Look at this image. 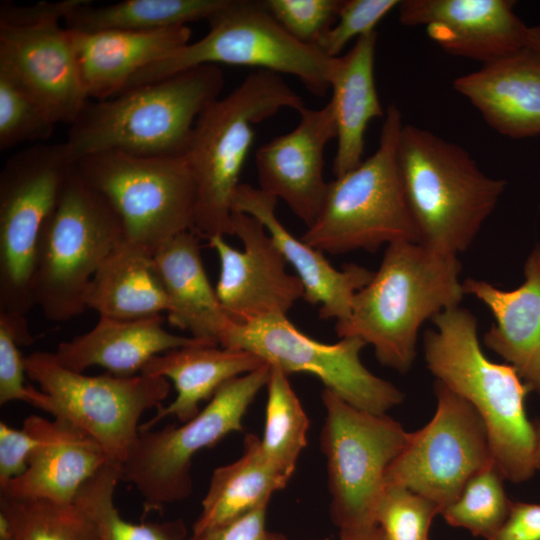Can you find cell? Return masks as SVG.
Masks as SVG:
<instances>
[{
  "label": "cell",
  "mask_w": 540,
  "mask_h": 540,
  "mask_svg": "<svg viewBox=\"0 0 540 540\" xmlns=\"http://www.w3.org/2000/svg\"><path fill=\"white\" fill-rule=\"evenodd\" d=\"M460 272L457 256L414 242L389 244L370 282L354 295L349 316L336 322L337 336L361 339L381 364L407 372L421 325L462 301Z\"/></svg>",
  "instance_id": "1"
},
{
  "label": "cell",
  "mask_w": 540,
  "mask_h": 540,
  "mask_svg": "<svg viewBox=\"0 0 540 540\" xmlns=\"http://www.w3.org/2000/svg\"><path fill=\"white\" fill-rule=\"evenodd\" d=\"M424 335L428 369L467 400L482 417L492 457L505 479L529 480L534 466V428L525 411L531 391L510 364L489 360L477 335V320L466 308L447 309Z\"/></svg>",
  "instance_id": "2"
},
{
  "label": "cell",
  "mask_w": 540,
  "mask_h": 540,
  "mask_svg": "<svg viewBox=\"0 0 540 540\" xmlns=\"http://www.w3.org/2000/svg\"><path fill=\"white\" fill-rule=\"evenodd\" d=\"M223 86L220 67L204 65L88 101L70 124L64 143L75 162L107 151L183 155L197 118L220 98Z\"/></svg>",
  "instance_id": "3"
},
{
  "label": "cell",
  "mask_w": 540,
  "mask_h": 540,
  "mask_svg": "<svg viewBox=\"0 0 540 540\" xmlns=\"http://www.w3.org/2000/svg\"><path fill=\"white\" fill-rule=\"evenodd\" d=\"M304 107L280 74L256 70L202 111L184 153L196 187L192 231L200 238L233 235L232 199L255 126L281 109L299 112Z\"/></svg>",
  "instance_id": "4"
},
{
  "label": "cell",
  "mask_w": 540,
  "mask_h": 540,
  "mask_svg": "<svg viewBox=\"0 0 540 540\" xmlns=\"http://www.w3.org/2000/svg\"><path fill=\"white\" fill-rule=\"evenodd\" d=\"M397 160L419 244L444 255L466 251L507 182L485 175L459 145L411 124L401 129Z\"/></svg>",
  "instance_id": "5"
},
{
  "label": "cell",
  "mask_w": 540,
  "mask_h": 540,
  "mask_svg": "<svg viewBox=\"0 0 540 540\" xmlns=\"http://www.w3.org/2000/svg\"><path fill=\"white\" fill-rule=\"evenodd\" d=\"M402 127L400 109L389 105L376 151L328 182L320 212L302 235L303 242L331 254L419 243L397 160Z\"/></svg>",
  "instance_id": "6"
},
{
  "label": "cell",
  "mask_w": 540,
  "mask_h": 540,
  "mask_svg": "<svg viewBox=\"0 0 540 540\" xmlns=\"http://www.w3.org/2000/svg\"><path fill=\"white\" fill-rule=\"evenodd\" d=\"M124 239L121 221L109 203L74 166L38 242L33 296L51 321H67L86 310L91 280Z\"/></svg>",
  "instance_id": "7"
},
{
  "label": "cell",
  "mask_w": 540,
  "mask_h": 540,
  "mask_svg": "<svg viewBox=\"0 0 540 540\" xmlns=\"http://www.w3.org/2000/svg\"><path fill=\"white\" fill-rule=\"evenodd\" d=\"M209 31L137 72L124 90L156 82L204 65L255 67L295 76L313 95L330 90L333 58L290 36L263 1L226 0L209 18ZM121 91V92H122Z\"/></svg>",
  "instance_id": "8"
},
{
  "label": "cell",
  "mask_w": 540,
  "mask_h": 540,
  "mask_svg": "<svg viewBox=\"0 0 540 540\" xmlns=\"http://www.w3.org/2000/svg\"><path fill=\"white\" fill-rule=\"evenodd\" d=\"M75 167L113 208L127 242L154 255L165 242L193 229L196 187L184 154L107 151L85 156Z\"/></svg>",
  "instance_id": "9"
},
{
  "label": "cell",
  "mask_w": 540,
  "mask_h": 540,
  "mask_svg": "<svg viewBox=\"0 0 540 540\" xmlns=\"http://www.w3.org/2000/svg\"><path fill=\"white\" fill-rule=\"evenodd\" d=\"M270 371V365L265 363L226 382L196 416L179 427L139 430L121 463V481L138 490L145 512L160 511L192 494L194 455L232 432L243 431V417L259 391L266 387Z\"/></svg>",
  "instance_id": "10"
},
{
  "label": "cell",
  "mask_w": 540,
  "mask_h": 540,
  "mask_svg": "<svg viewBox=\"0 0 540 540\" xmlns=\"http://www.w3.org/2000/svg\"><path fill=\"white\" fill-rule=\"evenodd\" d=\"M75 166L65 145L36 144L13 154L0 173V311L35 306L33 280L42 228Z\"/></svg>",
  "instance_id": "11"
},
{
  "label": "cell",
  "mask_w": 540,
  "mask_h": 540,
  "mask_svg": "<svg viewBox=\"0 0 540 540\" xmlns=\"http://www.w3.org/2000/svg\"><path fill=\"white\" fill-rule=\"evenodd\" d=\"M24 366L45 394L42 410L90 435L110 460L120 463L138 436L142 414L160 407L170 392L164 377L87 376L63 367L49 352L25 356Z\"/></svg>",
  "instance_id": "12"
},
{
  "label": "cell",
  "mask_w": 540,
  "mask_h": 540,
  "mask_svg": "<svg viewBox=\"0 0 540 540\" xmlns=\"http://www.w3.org/2000/svg\"><path fill=\"white\" fill-rule=\"evenodd\" d=\"M320 447L326 458L330 513L340 532L376 525L385 475L410 432L387 414L359 409L328 389Z\"/></svg>",
  "instance_id": "13"
},
{
  "label": "cell",
  "mask_w": 540,
  "mask_h": 540,
  "mask_svg": "<svg viewBox=\"0 0 540 540\" xmlns=\"http://www.w3.org/2000/svg\"><path fill=\"white\" fill-rule=\"evenodd\" d=\"M219 345L254 353L286 375H314L347 403L374 414H386L404 397L391 382L363 365L360 352L366 343L361 339L348 337L333 344L322 343L300 331L287 315L245 323L232 321Z\"/></svg>",
  "instance_id": "14"
},
{
  "label": "cell",
  "mask_w": 540,
  "mask_h": 540,
  "mask_svg": "<svg viewBox=\"0 0 540 540\" xmlns=\"http://www.w3.org/2000/svg\"><path fill=\"white\" fill-rule=\"evenodd\" d=\"M82 0L0 5V66L19 79L54 119L69 125L88 97L72 33L60 21Z\"/></svg>",
  "instance_id": "15"
},
{
  "label": "cell",
  "mask_w": 540,
  "mask_h": 540,
  "mask_svg": "<svg viewBox=\"0 0 540 540\" xmlns=\"http://www.w3.org/2000/svg\"><path fill=\"white\" fill-rule=\"evenodd\" d=\"M437 407L389 466L385 485L406 487L433 501L440 514L467 480L493 460L486 425L464 398L436 380Z\"/></svg>",
  "instance_id": "16"
},
{
  "label": "cell",
  "mask_w": 540,
  "mask_h": 540,
  "mask_svg": "<svg viewBox=\"0 0 540 540\" xmlns=\"http://www.w3.org/2000/svg\"><path fill=\"white\" fill-rule=\"evenodd\" d=\"M232 225L243 250L231 247L223 236L208 239L220 261L215 290L225 313L235 323L287 315L303 298L300 279L287 272L285 258L258 219L233 212Z\"/></svg>",
  "instance_id": "17"
},
{
  "label": "cell",
  "mask_w": 540,
  "mask_h": 540,
  "mask_svg": "<svg viewBox=\"0 0 540 540\" xmlns=\"http://www.w3.org/2000/svg\"><path fill=\"white\" fill-rule=\"evenodd\" d=\"M298 113L295 128L261 145L255 162L259 189L286 202L309 227L325 198L324 151L337 130L329 102L319 109L304 107Z\"/></svg>",
  "instance_id": "18"
},
{
  "label": "cell",
  "mask_w": 540,
  "mask_h": 540,
  "mask_svg": "<svg viewBox=\"0 0 540 540\" xmlns=\"http://www.w3.org/2000/svg\"><path fill=\"white\" fill-rule=\"evenodd\" d=\"M510 0H404L405 26H424L447 53L484 63L527 45L528 28Z\"/></svg>",
  "instance_id": "19"
},
{
  "label": "cell",
  "mask_w": 540,
  "mask_h": 540,
  "mask_svg": "<svg viewBox=\"0 0 540 540\" xmlns=\"http://www.w3.org/2000/svg\"><path fill=\"white\" fill-rule=\"evenodd\" d=\"M277 202L276 197L261 189L241 183L234 193L232 209L253 216L264 225L300 279L304 300L320 305L321 319H346L354 295L370 282L374 271L357 264H347L342 270L333 267L323 252L295 237L283 226L275 213Z\"/></svg>",
  "instance_id": "20"
},
{
  "label": "cell",
  "mask_w": 540,
  "mask_h": 540,
  "mask_svg": "<svg viewBox=\"0 0 540 540\" xmlns=\"http://www.w3.org/2000/svg\"><path fill=\"white\" fill-rule=\"evenodd\" d=\"M23 428L41 443L25 472L0 486V493L74 502L82 485L110 460L90 435L65 420L30 415Z\"/></svg>",
  "instance_id": "21"
},
{
  "label": "cell",
  "mask_w": 540,
  "mask_h": 540,
  "mask_svg": "<svg viewBox=\"0 0 540 540\" xmlns=\"http://www.w3.org/2000/svg\"><path fill=\"white\" fill-rule=\"evenodd\" d=\"M499 134L540 135V51L525 47L499 57L453 82Z\"/></svg>",
  "instance_id": "22"
},
{
  "label": "cell",
  "mask_w": 540,
  "mask_h": 540,
  "mask_svg": "<svg viewBox=\"0 0 540 540\" xmlns=\"http://www.w3.org/2000/svg\"><path fill=\"white\" fill-rule=\"evenodd\" d=\"M524 282L503 290L474 278L462 283L491 311L495 323L483 336L484 345L513 366L531 391L540 396V245L524 266Z\"/></svg>",
  "instance_id": "23"
},
{
  "label": "cell",
  "mask_w": 540,
  "mask_h": 540,
  "mask_svg": "<svg viewBox=\"0 0 540 540\" xmlns=\"http://www.w3.org/2000/svg\"><path fill=\"white\" fill-rule=\"evenodd\" d=\"M156 315L141 319H114L100 316L89 332L58 345L54 355L65 368L83 373L91 366L106 368L111 374L134 376L156 355L211 341L172 334Z\"/></svg>",
  "instance_id": "24"
},
{
  "label": "cell",
  "mask_w": 540,
  "mask_h": 540,
  "mask_svg": "<svg viewBox=\"0 0 540 540\" xmlns=\"http://www.w3.org/2000/svg\"><path fill=\"white\" fill-rule=\"evenodd\" d=\"M71 33L83 89L95 100L117 95L137 72L185 46L191 37L188 26Z\"/></svg>",
  "instance_id": "25"
},
{
  "label": "cell",
  "mask_w": 540,
  "mask_h": 540,
  "mask_svg": "<svg viewBox=\"0 0 540 540\" xmlns=\"http://www.w3.org/2000/svg\"><path fill=\"white\" fill-rule=\"evenodd\" d=\"M265 363L249 351L212 344L185 346L156 355L140 373L170 379L177 394L170 404L161 405L150 420L140 424L139 430H151L168 416H175L181 423L189 421L199 413L200 403L211 399L223 384Z\"/></svg>",
  "instance_id": "26"
},
{
  "label": "cell",
  "mask_w": 540,
  "mask_h": 540,
  "mask_svg": "<svg viewBox=\"0 0 540 540\" xmlns=\"http://www.w3.org/2000/svg\"><path fill=\"white\" fill-rule=\"evenodd\" d=\"M192 230L165 242L153 255L168 299V321L194 338L219 344L232 320L209 282Z\"/></svg>",
  "instance_id": "27"
},
{
  "label": "cell",
  "mask_w": 540,
  "mask_h": 540,
  "mask_svg": "<svg viewBox=\"0 0 540 540\" xmlns=\"http://www.w3.org/2000/svg\"><path fill=\"white\" fill-rule=\"evenodd\" d=\"M377 32L356 39L344 55L333 58L329 75V101L337 130V150L332 171L335 177L363 161L364 135L369 122L384 118L374 79Z\"/></svg>",
  "instance_id": "28"
},
{
  "label": "cell",
  "mask_w": 540,
  "mask_h": 540,
  "mask_svg": "<svg viewBox=\"0 0 540 540\" xmlns=\"http://www.w3.org/2000/svg\"><path fill=\"white\" fill-rule=\"evenodd\" d=\"M86 308L114 319H141L168 310L153 255L123 239L94 274Z\"/></svg>",
  "instance_id": "29"
},
{
  "label": "cell",
  "mask_w": 540,
  "mask_h": 540,
  "mask_svg": "<svg viewBox=\"0 0 540 540\" xmlns=\"http://www.w3.org/2000/svg\"><path fill=\"white\" fill-rule=\"evenodd\" d=\"M289 480L267 461L260 438L247 433L241 456L213 470L201 513L193 525V535L268 505L272 495L284 489Z\"/></svg>",
  "instance_id": "30"
},
{
  "label": "cell",
  "mask_w": 540,
  "mask_h": 540,
  "mask_svg": "<svg viewBox=\"0 0 540 540\" xmlns=\"http://www.w3.org/2000/svg\"><path fill=\"white\" fill-rule=\"evenodd\" d=\"M226 0H126L94 6L82 0L64 18V26L75 32L107 30L151 32L187 26L208 18Z\"/></svg>",
  "instance_id": "31"
},
{
  "label": "cell",
  "mask_w": 540,
  "mask_h": 540,
  "mask_svg": "<svg viewBox=\"0 0 540 540\" xmlns=\"http://www.w3.org/2000/svg\"><path fill=\"white\" fill-rule=\"evenodd\" d=\"M0 529L15 540H99L90 518L74 503L0 493Z\"/></svg>",
  "instance_id": "32"
},
{
  "label": "cell",
  "mask_w": 540,
  "mask_h": 540,
  "mask_svg": "<svg viewBox=\"0 0 540 540\" xmlns=\"http://www.w3.org/2000/svg\"><path fill=\"white\" fill-rule=\"evenodd\" d=\"M266 388L265 427L263 437L260 438L261 449L267 461L290 479L298 458L307 445L310 421L288 381V375L280 369L271 367Z\"/></svg>",
  "instance_id": "33"
},
{
  "label": "cell",
  "mask_w": 540,
  "mask_h": 540,
  "mask_svg": "<svg viewBox=\"0 0 540 540\" xmlns=\"http://www.w3.org/2000/svg\"><path fill=\"white\" fill-rule=\"evenodd\" d=\"M121 481V463L109 460L78 491L74 503L90 518L99 540H188L180 520L131 523L121 517L114 493Z\"/></svg>",
  "instance_id": "34"
},
{
  "label": "cell",
  "mask_w": 540,
  "mask_h": 540,
  "mask_svg": "<svg viewBox=\"0 0 540 540\" xmlns=\"http://www.w3.org/2000/svg\"><path fill=\"white\" fill-rule=\"evenodd\" d=\"M504 480L494 460L489 462L467 480L457 498L442 511L445 521L488 540L505 520L512 502Z\"/></svg>",
  "instance_id": "35"
},
{
  "label": "cell",
  "mask_w": 540,
  "mask_h": 540,
  "mask_svg": "<svg viewBox=\"0 0 540 540\" xmlns=\"http://www.w3.org/2000/svg\"><path fill=\"white\" fill-rule=\"evenodd\" d=\"M57 121L10 71L0 66V150L48 139Z\"/></svg>",
  "instance_id": "36"
},
{
  "label": "cell",
  "mask_w": 540,
  "mask_h": 540,
  "mask_svg": "<svg viewBox=\"0 0 540 540\" xmlns=\"http://www.w3.org/2000/svg\"><path fill=\"white\" fill-rule=\"evenodd\" d=\"M440 514L430 499L400 485H385L375 523L385 540H428L433 518Z\"/></svg>",
  "instance_id": "37"
},
{
  "label": "cell",
  "mask_w": 540,
  "mask_h": 540,
  "mask_svg": "<svg viewBox=\"0 0 540 540\" xmlns=\"http://www.w3.org/2000/svg\"><path fill=\"white\" fill-rule=\"evenodd\" d=\"M28 332L16 316L0 312V404L24 401L41 409L45 394L32 386L24 385V357L18 345H26Z\"/></svg>",
  "instance_id": "38"
},
{
  "label": "cell",
  "mask_w": 540,
  "mask_h": 540,
  "mask_svg": "<svg viewBox=\"0 0 540 540\" xmlns=\"http://www.w3.org/2000/svg\"><path fill=\"white\" fill-rule=\"evenodd\" d=\"M342 0H265V7L297 41L316 46L335 23Z\"/></svg>",
  "instance_id": "39"
},
{
  "label": "cell",
  "mask_w": 540,
  "mask_h": 540,
  "mask_svg": "<svg viewBox=\"0 0 540 540\" xmlns=\"http://www.w3.org/2000/svg\"><path fill=\"white\" fill-rule=\"evenodd\" d=\"M399 4L398 0H342L335 23L315 47L327 57L341 56L351 39L375 31L376 25Z\"/></svg>",
  "instance_id": "40"
},
{
  "label": "cell",
  "mask_w": 540,
  "mask_h": 540,
  "mask_svg": "<svg viewBox=\"0 0 540 540\" xmlns=\"http://www.w3.org/2000/svg\"><path fill=\"white\" fill-rule=\"evenodd\" d=\"M41 440L0 422V486L25 472L28 459Z\"/></svg>",
  "instance_id": "41"
},
{
  "label": "cell",
  "mask_w": 540,
  "mask_h": 540,
  "mask_svg": "<svg viewBox=\"0 0 540 540\" xmlns=\"http://www.w3.org/2000/svg\"><path fill=\"white\" fill-rule=\"evenodd\" d=\"M268 505L255 508L222 525L214 527L188 540H268L266 511Z\"/></svg>",
  "instance_id": "42"
},
{
  "label": "cell",
  "mask_w": 540,
  "mask_h": 540,
  "mask_svg": "<svg viewBox=\"0 0 540 540\" xmlns=\"http://www.w3.org/2000/svg\"><path fill=\"white\" fill-rule=\"evenodd\" d=\"M488 540H540V504L512 501L505 520Z\"/></svg>",
  "instance_id": "43"
},
{
  "label": "cell",
  "mask_w": 540,
  "mask_h": 540,
  "mask_svg": "<svg viewBox=\"0 0 540 540\" xmlns=\"http://www.w3.org/2000/svg\"><path fill=\"white\" fill-rule=\"evenodd\" d=\"M339 540H385L377 525L347 532H340Z\"/></svg>",
  "instance_id": "44"
},
{
  "label": "cell",
  "mask_w": 540,
  "mask_h": 540,
  "mask_svg": "<svg viewBox=\"0 0 540 540\" xmlns=\"http://www.w3.org/2000/svg\"><path fill=\"white\" fill-rule=\"evenodd\" d=\"M534 428V466L540 472V419L533 422Z\"/></svg>",
  "instance_id": "45"
},
{
  "label": "cell",
  "mask_w": 540,
  "mask_h": 540,
  "mask_svg": "<svg viewBox=\"0 0 540 540\" xmlns=\"http://www.w3.org/2000/svg\"><path fill=\"white\" fill-rule=\"evenodd\" d=\"M527 45L540 51V24L528 28Z\"/></svg>",
  "instance_id": "46"
},
{
  "label": "cell",
  "mask_w": 540,
  "mask_h": 540,
  "mask_svg": "<svg viewBox=\"0 0 540 540\" xmlns=\"http://www.w3.org/2000/svg\"><path fill=\"white\" fill-rule=\"evenodd\" d=\"M268 540H290V539H288L287 537H285L284 535H281L279 533L269 532ZM313 540H330V539L323 538V539H313Z\"/></svg>",
  "instance_id": "47"
},
{
  "label": "cell",
  "mask_w": 540,
  "mask_h": 540,
  "mask_svg": "<svg viewBox=\"0 0 540 540\" xmlns=\"http://www.w3.org/2000/svg\"><path fill=\"white\" fill-rule=\"evenodd\" d=\"M0 540H15L7 530L0 529Z\"/></svg>",
  "instance_id": "48"
},
{
  "label": "cell",
  "mask_w": 540,
  "mask_h": 540,
  "mask_svg": "<svg viewBox=\"0 0 540 540\" xmlns=\"http://www.w3.org/2000/svg\"><path fill=\"white\" fill-rule=\"evenodd\" d=\"M539 208H540V204H539Z\"/></svg>",
  "instance_id": "49"
}]
</instances>
